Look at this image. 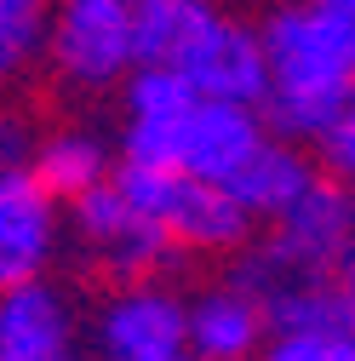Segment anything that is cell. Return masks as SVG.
<instances>
[{"mask_svg": "<svg viewBox=\"0 0 355 361\" xmlns=\"http://www.w3.org/2000/svg\"><path fill=\"white\" fill-rule=\"evenodd\" d=\"M258 361H355V333L327 327V333H275Z\"/></svg>", "mask_w": 355, "mask_h": 361, "instance_id": "cell-16", "label": "cell"}, {"mask_svg": "<svg viewBox=\"0 0 355 361\" xmlns=\"http://www.w3.org/2000/svg\"><path fill=\"white\" fill-rule=\"evenodd\" d=\"M69 241V207L35 178V166H0V293L52 276Z\"/></svg>", "mask_w": 355, "mask_h": 361, "instance_id": "cell-9", "label": "cell"}, {"mask_svg": "<svg viewBox=\"0 0 355 361\" xmlns=\"http://www.w3.org/2000/svg\"><path fill=\"white\" fill-rule=\"evenodd\" d=\"M349 258H355V195L321 172L298 207L263 224L258 241L230 258V269L270 298V287L281 281H332Z\"/></svg>", "mask_w": 355, "mask_h": 361, "instance_id": "cell-4", "label": "cell"}, {"mask_svg": "<svg viewBox=\"0 0 355 361\" xmlns=\"http://www.w3.org/2000/svg\"><path fill=\"white\" fill-rule=\"evenodd\" d=\"M270 121L258 104L206 98L172 69L138 63L120 86V161L172 166L206 178V184H235L247 161L270 144Z\"/></svg>", "mask_w": 355, "mask_h": 361, "instance_id": "cell-1", "label": "cell"}, {"mask_svg": "<svg viewBox=\"0 0 355 361\" xmlns=\"http://www.w3.org/2000/svg\"><path fill=\"white\" fill-rule=\"evenodd\" d=\"M316 178H321L316 149H304V144L281 138V132H270V144H263V149L247 161V172L230 184V195L252 212V224L263 230V224H275L287 207H298L304 190L316 184Z\"/></svg>", "mask_w": 355, "mask_h": 361, "instance_id": "cell-13", "label": "cell"}, {"mask_svg": "<svg viewBox=\"0 0 355 361\" xmlns=\"http://www.w3.org/2000/svg\"><path fill=\"white\" fill-rule=\"evenodd\" d=\"M332 281H338V298H344V322H349V333H355V258L338 269Z\"/></svg>", "mask_w": 355, "mask_h": 361, "instance_id": "cell-19", "label": "cell"}, {"mask_svg": "<svg viewBox=\"0 0 355 361\" xmlns=\"http://www.w3.org/2000/svg\"><path fill=\"white\" fill-rule=\"evenodd\" d=\"M52 6L58 0H0V92L46 58Z\"/></svg>", "mask_w": 355, "mask_h": 361, "instance_id": "cell-14", "label": "cell"}, {"mask_svg": "<svg viewBox=\"0 0 355 361\" xmlns=\"http://www.w3.org/2000/svg\"><path fill=\"white\" fill-rule=\"evenodd\" d=\"M270 322H275V333L349 327V322H344L338 281H281V287H270Z\"/></svg>", "mask_w": 355, "mask_h": 361, "instance_id": "cell-15", "label": "cell"}, {"mask_svg": "<svg viewBox=\"0 0 355 361\" xmlns=\"http://www.w3.org/2000/svg\"><path fill=\"white\" fill-rule=\"evenodd\" d=\"M275 338L270 298L235 269L189 293V355L195 361H258Z\"/></svg>", "mask_w": 355, "mask_h": 361, "instance_id": "cell-10", "label": "cell"}, {"mask_svg": "<svg viewBox=\"0 0 355 361\" xmlns=\"http://www.w3.org/2000/svg\"><path fill=\"white\" fill-rule=\"evenodd\" d=\"M35 178L46 184L63 207H75L80 195H92L104 190L115 166H120V144H109L104 132L92 126H52V132H40L35 138V155H29Z\"/></svg>", "mask_w": 355, "mask_h": 361, "instance_id": "cell-12", "label": "cell"}, {"mask_svg": "<svg viewBox=\"0 0 355 361\" xmlns=\"http://www.w3.org/2000/svg\"><path fill=\"white\" fill-rule=\"evenodd\" d=\"M258 23L270 58L263 121L281 138L316 149L327 126L355 104V12H338L327 0H287Z\"/></svg>", "mask_w": 355, "mask_h": 361, "instance_id": "cell-2", "label": "cell"}, {"mask_svg": "<svg viewBox=\"0 0 355 361\" xmlns=\"http://www.w3.org/2000/svg\"><path fill=\"white\" fill-rule=\"evenodd\" d=\"M115 184L161 224V235L184 258H235L258 241L252 212L224 184H206V178L172 166H144V161H120Z\"/></svg>", "mask_w": 355, "mask_h": 361, "instance_id": "cell-5", "label": "cell"}, {"mask_svg": "<svg viewBox=\"0 0 355 361\" xmlns=\"http://www.w3.org/2000/svg\"><path fill=\"white\" fill-rule=\"evenodd\" d=\"M35 138H40V132H35L23 115H6V109H0V166H29Z\"/></svg>", "mask_w": 355, "mask_h": 361, "instance_id": "cell-18", "label": "cell"}, {"mask_svg": "<svg viewBox=\"0 0 355 361\" xmlns=\"http://www.w3.org/2000/svg\"><path fill=\"white\" fill-rule=\"evenodd\" d=\"M80 310L52 276L0 293V361H86Z\"/></svg>", "mask_w": 355, "mask_h": 361, "instance_id": "cell-11", "label": "cell"}, {"mask_svg": "<svg viewBox=\"0 0 355 361\" xmlns=\"http://www.w3.org/2000/svg\"><path fill=\"white\" fill-rule=\"evenodd\" d=\"M258 6H263V12H270V6H287V0H258Z\"/></svg>", "mask_w": 355, "mask_h": 361, "instance_id": "cell-21", "label": "cell"}, {"mask_svg": "<svg viewBox=\"0 0 355 361\" xmlns=\"http://www.w3.org/2000/svg\"><path fill=\"white\" fill-rule=\"evenodd\" d=\"M92 361H195L189 355V293L172 281H115L86 315Z\"/></svg>", "mask_w": 355, "mask_h": 361, "instance_id": "cell-8", "label": "cell"}, {"mask_svg": "<svg viewBox=\"0 0 355 361\" xmlns=\"http://www.w3.org/2000/svg\"><path fill=\"white\" fill-rule=\"evenodd\" d=\"M46 69L69 92H120L138 69V0H58L46 29Z\"/></svg>", "mask_w": 355, "mask_h": 361, "instance_id": "cell-6", "label": "cell"}, {"mask_svg": "<svg viewBox=\"0 0 355 361\" xmlns=\"http://www.w3.org/2000/svg\"><path fill=\"white\" fill-rule=\"evenodd\" d=\"M138 63L172 69L206 98L258 109L270 98L263 23L230 0H138Z\"/></svg>", "mask_w": 355, "mask_h": 361, "instance_id": "cell-3", "label": "cell"}, {"mask_svg": "<svg viewBox=\"0 0 355 361\" xmlns=\"http://www.w3.org/2000/svg\"><path fill=\"white\" fill-rule=\"evenodd\" d=\"M327 6H338V12H355V0H327Z\"/></svg>", "mask_w": 355, "mask_h": 361, "instance_id": "cell-20", "label": "cell"}, {"mask_svg": "<svg viewBox=\"0 0 355 361\" xmlns=\"http://www.w3.org/2000/svg\"><path fill=\"white\" fill-rule=\"evenodd\" d=\"M316 161H321L327 178H338V184L355 195V104L327 126V138L316 144Z\"/></svg>", "mask_w": 355, "mask_h": 361, "instance_id": "cell-17", "label": "cell"}, {"mask_svg": "<svg viewBox=\"0 0 355 361\" xmlns=\"http://www.w3.org/2000/svg\"><path fill=\"white\" fill-rule=\"evenodd\" d=\"M69 247L109 287L115 281H166L178 264H189L184 252L161 235V224L132 201L115 178H109L104 190L80 195L69 207Z\"/></svg>", "mask_w": 355, "mask_h": 361, "instance_id": "cell-7", "label": "cell"}]
</instances>
